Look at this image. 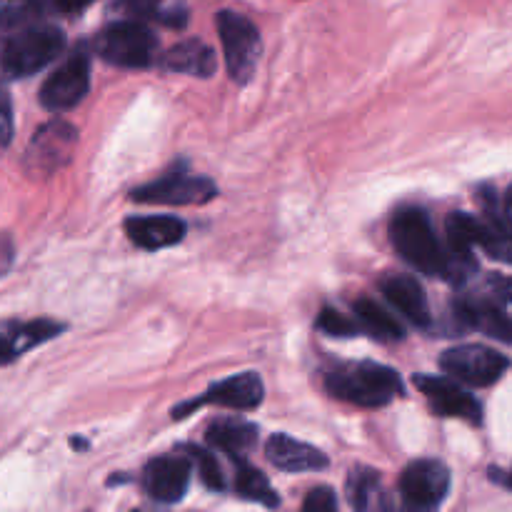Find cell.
<instances>
[{
    "label": "cell",
    "instance_id": "obj_1",
    "mask_svg": "<svg viewBox=\"0 0 512 512\" xmlns=\"http://www.w3.org/2000/svg\"><path fill=\"white\" fill-rule=\"evenodd\" d=\"M325 388L333 398L358 408H383L403 395V380L388 365L360 360L333 365L325 373Z\"/></svg>",
    "mask_w": 512,
    "mask_h": 512
},
{
    "label": "cell",
    "instance_id": "obj_2",
    "mask_svg": "<svg viewBox=\"0 0 512 512\" xmlns=\"http://www.w3.org/2000/svg\"><path fill=\"white\" fill-rule=\"evenodd\" d=\"M65 48L63 30L48 23H28L3 33L0 38V80L35 75L53 63Z\"/></svg>",
    "mask_w": 512,
    "mask_h": 512
},
{
    "label": "cell",
    "instance_id": "obj_3",
    "mask_svg": "<svg viewBox=\"0 0 512 512\" xmlns=\"http://www.w3.org/2000/svg\"><path fill=\"white\" fill-rule=\"evenodd\" d=\"M390 240L400 258L423 275L448 278V248L435 235L433 223L420 208H403L390 223Z\"/></svg>",
    "mask_w": 512,
    "mask_h": 512
},
{
    "label": "cell",
    "instance_id": "obj_4",
    "mask_svg": "<svg viewBox=\"0 0 512 512\" xmlns=\"http://www.w3.org/2000/svg\"><path fill=\"white\" fill-rule=\"evenodd\" d=\"M95 50L110 65L120 68H148L158 53V38L140 20H123L108 25L95 40Z\"/></svg>",
    "mask_w": 512,
    "mask_h": 512
},
{
    "label": "cell",
    "instance_id": "obj_5",
    "mask_svg": "<svg viewBox=\"0 0 512 512\" xmlns=\"http://www.w3.org/2000/svg\"><path fill=\"white\" fill-rule=\"evenodd\" d=\"M218 30L225 50V65L235 83L245 85L253 78L255 68L260 60V33L245 15L223 10L218 13Z\"/></svg>",
    "mask_w": 512,
    "mask_h": 512
},
{
    "label": "cell",
    "instance_id": "obj_6",
    "mask_svg": "<svg viewBox=\"0 0 512 512\" xmlns=\"http://www.w3.org/2000/svg\"><path fill=\"white\" fill-rule=\"evenodd\" d=\"M510 360L500 355L498 350L485 348V345H460V348L445 350L440 358V368L463 383L475 388H488L498 383L508 370Z\"/></svg>",
    "mask_w": 512,
    "mask_h": 512
},
{
    "label": "cell",
    "instance_id": "obj_7",
    "mask_svg": "<svg viewBox=\"0 0 512 512\" xmlns=\"http://www.w3.org/2000/svg\"><path fill=\"white\" fill-rule=\"evenodd\" d=\"M90 88V58L85 50H75L65 63H60L40 88V103L43 108L70 110L88 95Z\"/></svg>",
    "mask_w": 512,
    "mask_h": 512
},
{
    "label": "cell",
    "instance_id": "obj_8",
    "mask_svg": "<svg viewBox=\"0 0 512 512\" xmlns=\"http://www.w3.org/2000/svg\"><path fill=\"white\" fill-rule=\"evenodd\" d=\"M450 473L438 460H415L400 478V498L410 510H435L445 503Z\"/></svg>",
    "mask_w": 512,
    "mask_h": 512
},
{
    "label": "cell",
    "instance_id": "obj_9",
    "mask_svg": "<svg viewBox=\"0 0 512 512\" xmlns=\"http://www.w3.org/2000/svg\"><path fill=\"white\" fill-rule=\"evenodd\" d=\"M78 143V130L63 120H50L30 140L25 150V168L33 175H50L63 168Z\"/></svg>",
    "mask_w": 512,
    "mask_h": 512
},
{
    "label": "cell",
    "instance_id": "obj_10",
    "mask_svg": "<svg viewBox=\"0 0 512 512\" xmlns=\"http://www.w3.org/2000/svg\"><path fill=\"white\" fill-rule=\"evenodd\" d=\"M218 195L213 180L193 178L188 173H170L155 183L140 185L130 193L135 203L150 205H203Z\"/></svg>",
    "mask_w": 512,
    "mask_h": 512
},
{
    "label": "cell",
    "instance_id": "obj_11",
    "mask_svg": "<svg viewBox=\"0 0 512 512\" xmlns=\"http://www.w3.org/2000/svg\"><path fill=\"white\" fill-rule=\"evenodd\" d=\"M415 385L425 395L435 415L460 418L468 420V423H480V418H483V408H480L478 400L465 393L455 380L438 378V375H415Z\"/></svg>",
    "mask_w": 512,
    "mask_h": 512
},
{
    "label": "cell",
    "instance_id": "obj_12",
    "mask_svg": "<svg viewBox=\"0 0 512 512\" xmlns=\"http://www.w3.org/2000/svg\"><path fill=\"white\" fill-rule=\"evenodd\" d=\"M190 473H193V460L188 455H163L145 465L143 488L158 503L173 505L183 500L190 485Z\"/></svg>",
    "mask_w": 512,
    "mask_h": 512
},
{
    "label": "cell",
    "instance_id": "obj_13",
    "mask_svg": "<svg viewBox=\"0 0 512 512\" xmlns=\"http://www.w3.org/2000/svg\"><path fill=\"white\" fill-rule=\"evenodd\" d=\"M223 405V408H233V410H250L258 408L263 403V380H260L258 373H243V375H233V378H225L220 383L210 385L208 393L203 398L193 400L188 405H180L175 408V418H183L188 415L190 410L198 408V405Z\"/></svg>",
    "mask_w": 512,
    "mask_h": 512
},
{
    "label": "cell",
    "instance_id": "obj_14",
    "mask_svg": "<svg viewBox=\"0 0 512 512\" xmlns=\"http://www.w3.org/2000/svg\"><path fill=\"white\" fill-rule=\"evenodd\" d=\"M63 333L55 320H3L0 323V365H8L28 350L48 343Z\"/></svg>",
    "mask_w": 512,
    "mask_h": 512
},
{
    "label": "cell",
    "instance_id": "obj_15",
    "mask_svg": "<svg viewBox=\"0 0 512 512\" xmlns=\"http://www.w3.org/2000/svg\"><path fill=\"white\" fill-rule=\"evenodd\" d=\"M455 318L465 328L480 330L488 338L500 343H512V318L498 303L488 298H460L455 300Z\"/></svg>",
    "mask_w": 512,
    "mask_h": 512
},
{
    "label": "cell",
    "instance_id": "obj_16",
    "mask_svg": "<svg viewBox=\"0 0 512 512\" xmlns=\"http://www.w3.org/2000/svg\"><path fill=\"white\" fill-rule=\"evenodd\" d=\"M383 295L390 300L395 310L400 315L410 320L418 328H428L430 325V305L428 295H425L423 285L418 283L410 275H388V278L380 283Z\"/></svg>",
    "mask_w": 512,
    "mask_h": 512
},
{
    "label": "cell",
    "instance_id": "obj_17",
    "mask_svg": "<svg viewBox=\"0 0 512 512\" xmlns=\"http://www.w3.org/2000/svg\"><path fill=\"white\" fill-rule=\"evenodd\" d=\"M125 233L138 248L163 250L185 238V223L173 215H148V218H130Z\"/></svg>",
    "mask_w": 512,
    "mask_h": 512
},
{
    "label": "cell",
    "instance_id": "obj_18",
    "mask_svg": "<svg viewBox=\"0 0 512 512\" xmlns=\"http://www.w3.org/2000/svg\"><path fill=\"white\" fill-rule=\"evenodd\" d=\"M265 455L275 468L285 470V473H305V470H320L328 465L325 453H320L313 445L290 438V435H273L265 443Z\"/></svg>",
    "mask_w": 512,
    "mask_h": 512
},
{
    "label": "cell",
    "instance_id": "obj_19",
    "mask_svg": "<svg viewBox=\"0 0 512 512\" xmlns=\"http://www.w3.org/2000/svg\"><path fill=\"white\" fill-rule=\"evenodd\" d=\"M163 68L170 73L195 75V78H210L215 73V50L210 45L200 43V40H185V43L173 45L168 53L163 55Z\"/></svg>",
    "mask_w": 512,
    "mask_h": 512
},
{
    "label": "cell",
    "instance_id": "obj_20",
    "mask_svg": "<svg viewBox=\"0 0 512 512\" xmlns=\"http://www.w3.org/2000/svg\"><path fill=\"white\" fill-rule=\"evenodd\" d=\"M205 438H208V443L213 445V448H218L220 453L238 460L245 458V455L255 448V443H258V428L245 423V420L223 418L218 420V423L210 425Z\"/></svg>",
    "mask_w": 512,
    "mask_h": 512
},
{
    "label": "cell",
    "instance_id": "obj_21",
    "mask_svg": "<svg viewBox=\"0 0 512 512\" xmlns=\"http://www.w3.org/2000/svg\"><path fill=\"white\" fill-rule=\"evenodd\" d=\"M348 503L355 510H385L390 508L383 493L380 475L370 468H355L348 478Z\"/></svg>",
    "mask_w": 512,
    "mask_h": 512
},
{
    "label": "cell",
    "instance_id": "obj_22",
    "mask_svg": "<svg viewBox=\"0 0 512 512\" xmlns=\"http://www.w3.org/2000/svg\"><path fill=\"white\" fill-rule=\"evenodd\" d=\"M235 493L250 503H260L265 508H278L280 498L273 490L270 480L245 458L235 460Z\"/></svg>",
    "mask_w": 512,
    "mask_h": 512
},
{
    "label": "cell",
    "instance_id": "obj_23",
    "mask_svg": "<svg viewBox=\"0 0 512 512\" xmlns=\"http://www.w3.org/2000/svg\"><path fill=\"white\" fill-rule=\"evenodd\" d=\"M353 310H355V318H358V323L363 325L370 335H375V338H380V340L403 338V325H400L398 320L388 313V310L380 308L375 300L360 298L358 303H355Z\"/></svg>",
    "mask_w": 512,
    "mask_h": 512
},
{
    "label": "cell",
    "instance_id": "obj_24",
    "mask_svg": "<svg viewBox=\"0 0 512 512\" xmlns=\"http://www.w3.org/2000/svg\"><path fill=\"white\" fill-rule=\"evenodd\" d=\"M40 8V0H0V33L33 23Z\"/></svg>",
    "mask_w": 512,
    "mask_h": 512
},
{
    "label": "cell",
    "instance_id": "obj_25",
    "mask_svg": "<svg viewBox=\"0 0 512 512\" xmlns=\"http://www.w3.org/2000/svg\"><path fill=\"white\" fill-rule=\"evenodd\" d=\"M185 455H188L190 460H193V465L198 468L200 473V480H203L205 488L210 490H223L225 488V478H223V470H220L218 465V458L210 453H205V450L195 448V445H183Z\"/></svg>",
    "mask_w": 512,
    "mask_h": 512
},
{
    "label": "cell",
    "instance_id": "obj_26",
    "mask_svg": "<svg viewBox=\"0 0 512 512\" xmlns=\"http://www.w3.org/2000/svg\"><path fill=\"white\" fill-rule=\"evenodd\" d=\"M480 245H483L490 258L512 265V230L505 228V225L485 223V233Z\"/></svg>",
    "mask_w": 512,
    "mask_h": 512
},
{
    "label": "cell",
    "instance_id": "obj_27",
    "mask_svg": "<svg viewBox=\"0 0 512 512\" xmlns=\"http://www.w3.org/2000/svg\"><path fill=\"white\" fill-rule=\"evenodd\" d=\"M318 328L323 330L325 335H333V338H350V335L358 333V325L333 308H325L323 313L318 315Z\"/></svg>",
    "mask_w": 512,
    "mask_h": 512
},
{
    "label": "cell",
    "instance_id": "obj_28",
    "mask_svg": "<svg viewBox=\"0 0 512 512\" xmlns=\"http://www.w3.org/2000/svg\"><path fill=\"white\" fill-rule=\"evenodd\" d=\"M10 140H13V103L8 90L0 83V155L8 150Z\"/></svg>",
    "mask_w": 512,
    "mask_h": 512
},
{
    "label": "cell",
    "instance_id": "obj_29",
    "mask_svg": "<svg viewBox=\"0 0 512 512\" xmlns=\"http://www.w3.org/2000/svg\"><path fill=\"white\" fill-rule=\"evenodd\" d=\"M338 508V498H335V493L330 488H315L310 490L308 498L303 500V510L305 512H333Z\"/></svg>",
    "mask_w": 512,
    "mask_h": 512
},
{
    "label": "cell",
    "instance_id": "obj_30",
    "mask_svg": "<svg viewBox=\"0 0 512 512\" xmlns=\"http://www.w3.org/2000/svg\"><path fill=\"white\" fill-rule=\"evenodd\" d=\"M120 10L130 18H153V15H160V0H115Z\"/></svg>",
    "mask_w": 512,
    "mask_h": 512
},
{
    "label": "cell",
    "instance_id": "obj_31",
    "mask_svg": "<svg viewBox=\"0 0 512 512\" xmlns=\"http://www.w3.org/2000/svg\"><path fill=\"white\" fill-rule=\"evenodd\" d=\"M488 288L498 300L512 303V275H490Z\"/></svg>",
    "mask_w": 512,
    "mask_h": 512
},
{
    "label": "cell",
    "instance_id": "obj_32",
    "mask_svg": "<svg viewBox=\"0 0 512 512\" xmlns=\"http://www.w3.org/2000/svg\"><path fill=\"white\" fill-rule=\"evenodd\" d=\"M48 3L50 8L58 10L63 15H75V13H83L88 5H93L95 0H40V5Z\"/></svg>",
    "mask_w": 512,
    "mask_h": 512
},
{
    "label": "cell",
    "instance_id": "obj_33",
    "mask_svg": "<svg viewBox=\"0 0 512 512\" xmlns=\"http://www.w3.org/2000/svg\"><path fill=\"white\" fill-rule=\"evenodd\" d=\"M13 265V243L5 233H0V275H5Z\"/></svg>",
    "mask_w": 512,
    "mask_h": 512
},
{
    "label": "cell",
    "instance_id": "obj_34",
    "mask_svg": "<svg viewBox=\"0 0 512 512\" xmlns=\"http://www.w3.org/2000/svg\"><path fill=\"white\" fill-rule=\"evenodd\" d=\"M505 215H508V223L512 228V188L508 190V195H505Z\"/></svg>",
    "mask_w": 512,
    "mask_h": 512
},
{
    "label": "cell",
    "instance_id": "obj_35",
    "mask_svg": "<svg viewBox=\"0 0 512 512\" xmlns=\"http://www.w3.org/2000/svg\"><path fill=\"white\" fill-rule=\"evenodd\" d=\"M500 480H503V485H505V488H510V490H512V470H510L508 475H505V478H500Z\"/></svg>",
    "mask_w": 512,
    "mask_h": 512
}]
</instances>
